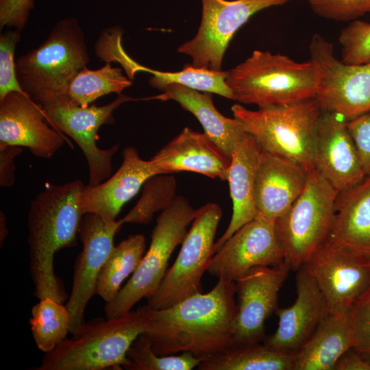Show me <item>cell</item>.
Instances as JSON below:
<instances>
[{"label":"cell","instance_id":"obj_1","mask_svg":"<svg viewBox=\"0 0 370 370\" xmlns=\"http://www.w3.org/2000/svg\"><path fill=\"white\" fill-rule=\"evenodd\" d=\"M234 282L219 280L208 293H199L171 307H139L144 333L160 356L190 352L202 360L233 346L236 314Z\"/></svg>","mask_w":370,"mask_h":370},{"label":"cell","instance_id":"obj_2","mask_svg":"<svg viewBox=\"0 0 370 370\" xmlns=\"http://www.w3.org/2000/svg\"><path fill=\"white\" fill-rule=\"evenodd\" d=\"M85 184L75 180L51 185L30 204L27 214L29 271L34 295L63 303L68 295L54 271V256L65 247L75 246L84 215L79 198Z\"/></svg>","mask_w":370,"mask_h":370},{"label":"cell","instance_id":"obj_3","mask_svg":"<svg viewBox=\"0 0 370 370\" xmlns=\"http://www.w3.org/2000/svg\"><path fill=\"white\" fill-rule=\"evenodd\" d=\"M90 57L76 18L60 20L37 48L19 57L16 73L23 92L41 106L68 95L77 74Z\"/></svg>","mask_w":370,"mask_h":370},{"label":"cell","instance_id":"obj_4","mask_svg":"<svg viewBox=\"0 0 370 370\" xmlns=\"http://www.w3.org/2000/svg\"><path fill=\"white\" fill-rule=\"evenodd\" d=\"M227 73L226 84L239 103L267 108L317 97L318 76L310 60L298 62L280 53L255 50Z\"/></svg>","mask_w":370,"mask_h":370},{"label":"cell","instance_id":"obj_5","mask_svg":"<svg viewBox=\"0 0 370 370\" xmlns=\"http://www.w3.org/2000/svg\"><path fill=\"white\" fill-rule=\"evenodd\" d=\"M144 323L140 308L115 318L85 322L71 338L45 353L36 369H123L129 362V348L144 332Z\"/></svg>","mask_w":370,"mask_h":370},{"label":"cell","instance_id":"obj_6","mask_svg":"<svg viewBox=\"0 0 370 370\" xmlns=\"http://www.w3.org/2000/svg\"><path fill=\"white\" fill-rule=\"evenodd\" d=\"M231 109L263 151L291 158L308 171L314 169L317 128L323 111L317 97L257 110L235 103Z\"/></svg>","mask_w":370,"mask_h":370},{"label":"cell","instance_id":"obj_7","mask_svg":"<svg viewBox=\"0 0 370 370\" xmlns=\"http://www.w3.org/2000/svg\"><path fill=\"white\" fill-rule=\"evenodd\" d=\"M195 212L196 210L186 198L177 196L159 214L145 255L116 297L106 304L104 312L107 319L128 312L139 300L155 293L167 271L171 254L182 243Z\"/></svg>","mask_w":370,"mask_h":370},{"label":"cell","instance_id":"obj_8","mask_svg":"<svg viewBox=\"0 0 370 370\" xmlns=\"http://www.w3.org/2000/svg\"><path fill=\"white\" fill-rule=\"evenodd\" d=\"M337 193L317 170H310L301 194L275 220L284 260L292 270L304 266L326 241Z\"/></svg>","mask_w":370,"mask_h":370},{"label":"cell","instance_id":"obj_9","mask_svg":"<svg viewBox=\"0 0 370 370\" xmlns=\"http://www.w3.org/2000/svg\"><path fill=\"white\" fill-rule=\"evenodd\" d=\"M223 212L216 203L196 210L192 225L172 267L147 299L153 309H163L202 293L201 278L214 254V238Z\"/></svg>","mask_w":370,"mask_h":370},{"label":"cell","instance_id":"obj_10","mask_svg":"<svg viewBox=\"0 0 370 370\" xmlns=\"http://www.w3.org/2000/svg\"><path fill=\"white\" fill-rule=\"evenodd\" d=\"M136 100L121 94L104 106L82 107L71 103L66 95L42 106L49 125L70 136L82 151L88 166V185H98L110 177L112 158L119 148V144L108 149L98 147L99 127L114 122L113 112L122 103Z\"/></svg>","mask_w":370,"mask_h":370},{"label":"cell","instance_id":"obj_11","mask_svg":"<svg viewBox=\"0 0 370 370\" xmlns=\"http://www.w3.org/2000/svg\"><path fill=\"white\" fill-rule=\"evenodd\" d=\"M309 51L318 76L317 98L323 110L348 121L370 112V62L345 64L335 56L332 44L318 34L312 36Z\"/></svg>","mask_w":370,"mask_h":370},{"label":"cell","instance_id":"obj_12","mask_svg":"<svg viewBox=\"0 0 370 370\" xmlns=\"http://www.w3.org/2000/svg\"><path fill=\"white\" fill-rule=\"evenodd\" d=\"M291 0H201L198 31L177 49L189 56L193 67L222 71L225 51L235 33L256 12Z\"/></svg>","mask_w":370,"mask_h":370},{"label":"cell","instance_id":"obj_13","mask_svg":"<svg viewBox=\"0 0 370 370\" xmlns=\"http://www.w3.org/2000/svg\"><path fill=\"white\" fill-rule=\"evenodd\" d=\"M122 225L119 220L84 214L79 231L82 251L73 269L71 295L66 304L70 315L69 332L76 334L85 323L84 312L96 287L100 271L114 247V238Z\"/></svg>","mask_w":370,"mask_h":370},{"label":"cell","instance_id":"obj_14","mask_svg":"<svg viewBox=\"0 0 370 370\" xmlns=\"http://www.w3.org/2000/svg\"><path fill=\"white\" fill-rule=\"evenodd\" d=\"M291 270L284 260L275 266L254 267L234 281L236 314L233 346L264 340L265 321L278 308V293Z\"/></svg>","mask_w":370,"mask_h":370},{"label":"cell","instance_id":"obj_15","mask_svg":"<svg viewBox=\"0 0 370 370\" xmlns=\"http://www.w3.org/2000/svg\"><path fill=\"white\" fill-rule=\"evenodd\" d=\"M330 311L350 308L370 287V256L325 241L303 266Z\"/></svg>","mask_w":370,"mask_h":370},{"label":"cell","instance_id":"obj_16","mask_svg":"<svg viewBox=\"0 0 370 370\" xmlns=\"http://www.w3.org/2000/svg\"><path fill=\"white\" fill-rule=\"evenodd\" d=\"M284 260L275 220L257 215L236 230L213 255L207 271L219 280L234 282L251 269Z\"/></svg>","mask_w":370,"mask_h":370},{"label":"cell","instance_id":"obj_17","mask_svg":"<svg viewBox=\"0 0 370 370\" xmlns=\"http://www.w3.org/2000/svg\"><path fill=\"white\" fill-rule=\"evenodd\" d=\"M65 142L42 107L25 93L10 92L0 100V145L25 147L38 158H51Z\"/></svg>","mask_w":370,"mask_h":370},{"label":"cell","instance_id":"obj_18","mask_svg":"<svg viewBox=\"0 0 370 370\" xmlns=\"http://www.w3.org/2000/svg\"><path fill=\"white\" fill-rule=\"evenodd\" d=\"M347 121L340 114L323 110L317 128L314 169L338 192L357 185L367 176Z\"/></svg>","mask_w":370,"mask_h":370},{"label":"cell","instance_id":"obj_19","mask_svg":"<svg viewBox=\"0 0 370 370\" xmlns=\"http://www.w3.org/2000/svg\"><path fill=\"white\" fill-rule=\"evenodd\" d=\"M297 298L288 308H278V326L263 343L275 350L296 354L328 314L327 302L316 281L302 266L295 275Z\"/></svg>","mask_w":370,"mask_h":370},{"label":"cell","instance_id":"obj_20","mask_svg":"<svg viewBox=\"0 0 370 370\" xmlns=\"http://www.w3.org/2000/svg\"><path fill=\"white\" fill-rule=\"evenodd\" d=\"M119 169L102 183L85 185L79 203L83 214L95 213L115 220L122 207L135 196L151 177L158 175L152 162L144 160L133 147H125Z\"/></svg>","mask_w":370,"mask_h":370},{"label":"cell","instance_id":"obj_21","mask_svg":"<svg viewBox=\"0 0 370 370\" xmlns=\"http://www.w3.org/2000/svg\"><path fill=\"white\" fill-rule=\"evenodd\" d=\"M150 160L158 175L191 171L227 181L231 158L206 134L186 127Z\"/></svg>","mask_w":370,"mask_h":370},{"label":"cell","instance_id":"obj_22","mask_svg":"<svg viewBox=\"0 0 370 370\" xmlns=\"http://www.w3.org/2000/svg\"><path fill=\"white\" fill-rule=\"evenodd\" d=\"M308 173L291 158L262 151L255 186L257 215L271 220L283 215L304 190Z\"/></svg>","mask_w":370,"mask_h":370},{"label":"cell","instance_id":"obj_23","mask_svg":"<svg viewBox=\"0 0 370 370\" xmlns=\"http://www.w3.org/2000/svg\"><path fill=\"white\" fill-rule=\"evenodd\" d=\"M262 151L248 133L233 150L227 177L232 214L225 232L214 243V254L236 230L257 216L255 186Z\"/></svg>","mask_w":370,"mask_h":370},{"label":"cell","instance_id":"obj_24","mask_svg":"<svg viewBox=\"0 0 370 370\" xmlns=\"http://www.w3.org/2000/svg\"><path fill=\"white\" fill-rule=\"evenodd\" d=\"M325 241L370 256V174L338 192Z\"/></svg>","mask_w":370,"mask_h":370},{"label":"cell","instance_id":"obj_25","mask_svg":"<svg viewBox=\"0 0 370 370\" xmlns=\"http://www.w3.org/2000/svg\"><path fill=\"white\" fill-rule=\"evenodd\" d=\"M162 91L145 99L177 102L197 118L204 133L231 158L235 146L247 132L238 119L227 118L218 111L210 92H201L177 84L167 86Z\"/></svg>","mask_w":370,"mask_h":370},{"label":"cell","instance_id":"obj_26","mask_svg":"<svg viewBox=\"0 0 370 370\" xmlns=\"http://www.w3.org/2000/svg\"><path fill=\"white\" fill-rule=\"evenodd\" d=\"M350 308L329 312L310 339L295 354L293 370H334L339 358L352 347Z\"/></svg>","mask_w":370,"mask_h":370},{"label":"cell","instance_id":"obj_27","mask_svg":"<svg viewBox=\"0 0 370 370\" xmlns=\"http://www.w3.org/2000/svg\"><path fill=\"white\" fill-rule=\"evenodd\" d=\"M295 354L272 349L264 343L232 346L202 360L198 370H293Z\"/></svg>","mask_w":370,"mask_h":370},{"label":"cell","instance_id":"obj_28","mask_svg":"<svg viewBox=\"0 0 370 370\" xmlns=\"http://www.w3.org/2000/svg\"><path fill=\"white\" fill-rule=\"evenodd\" d=\"M145 249L143 234L130 235L114 246L98 278L96 294L106 303L112 301L123 282L138 267Z\"/></svg>","mask_w":370,"mask_h":370},{"label":"cell","instance_id":"obj_29","mask_svg":"<svg viewBox=\"0 0 370 370\" xmlns=\"http://www.w3.org/2000/svg\"><path fill=\"white\" fill-rule=\"evenodd\" d=\"M131 85V79L123 75L120 68L106 62L97 70H90L87 66L82 69L71 82L67 96L71 103L86 107L105 95H121Z\"/></svg>","mask_w":370,"mask_h":370},{"label":"cell","instance_id":"obj_30","mask_svg":"<svg viewBox=\"0 0 370 370\" xmlns=\"http://www.w3.org/2000/svg\"><path fill=\"white\" fill-rule=\"evenodd\" d=\"M146 71L152 74L149 82L151 86L163 90L167 86L177 84L194 90L215 93L234 100V95L226 84L227 71H210L193 67L187 64L177 72L153 70L136 64L135 72Z\"/></svg>","mask_w":370,"mask_h":370},{"label":"cell","instance_id":"obj_31","mask_svg":"<svg viewBox=\"0 0 370 370\" xmlns=\"http://www.w3.org/2000/svg\"><path fill=\"white\" fill-rule=\"evenodd\" d=\"M29 325L38 348L47 353L66 338L70 329V315L66 306L47 297L32 307Z\"/></svg>","mask_w":370,"mask_h":370},{"label":"cell","instance_id":"obj_32","mask_svg":"<svg viewBox=\"0 0 370 370\" xmlns=\"http://www.w3.org/2000/svg\"><path fill=\"white\" fill-rule=\"evenodd\" d=\"M176 180L173 175L159 174L144 184L141 197L133 208L119 221L123 223L148 225L156 212L167 208L176 196Z\"/></svg>","mask_w":370,"mask_h":370},{"label":"cell","instance_id":"obj_33","mask_svg":"<svg viewBox=\"0 0 370 370\" xmlns=\"http://www.w3.org/2000/svg\"><path fill=\"white\" fill-rule=\"evenodd\" d=\"M127 357L129 362L124 369L127 370H191L202 361L190 352H182L179 356L158 355L144 333L133 342Z\"/></svg>","mask_w":370,"mask_h":370},{"label":"cell","instance_id":"obj_34","mask_svg":"<svg viewBox=\"0 0 370 370\" xmlns=\"http://www.w3.org/2000/svg\"><path fill=\"white\" fill-rule=\"evenodd\" d=\"M341 61L347 64L370 62V23L356 20L343 28L338 36Z\"/></svg>","mask_w":370,"mask_h":370},{"label":"cell","instance_id":"obj_35","mask_svg":"<svg viewBox=\"0 0 370 370\" xmlns=\"http://www.w3.org/2000/svg\"><path fill=\"white\" fill-rule=\"evenodd\" d=\"M352 349L370 363V287L349 309Z\"/></svg>","mask_w":370,"mask_h":370},{"label":"cell","instance_id":"obj_36","mask_svg":"<svg viewBox=\"0 0 370 370\" xmlns=\"http://www.w3.org/2000/svg\"><path fill=\"white\" fill-rule=\"evenodd\" d=\"M21 39L20 31L6 30L0 35V100L13 91L23 92L16 73L14 51Z\"/></svg>","mask_w":370,"mask_h":370},{"label":"cell","instance_id":"obj_37","mask_svg":"<svg viewBox=\"0 0 370 370\" xmlns=\"http://www.w3.org/2000/svg\"><path fill=\"white\" fill-rule=\"evenodd\" d=\"M317 15L336 21H354L370 13V0H306Z\"/></svg>","mask_w":370,"mask_h":370},{"label":"cell","instance_id":"obj_38","mask_svg":"<svg viewBox=\"0 0 370 370\" xmlns=\"http://www.w3.org/2000/svg\"><path fill=\"white\" fill-rule=\"evenodd\" d=\"M347 124L362 167L367 175L370 174V112L349 120Z\"/></svg>","mask_w":370,"mask_h":370},{"label":"cell","instance_id":"obj_39","mask_svg":"<svg viewBox=\"0 0 370 370\" xmlns=\"http://www.w3.org/2000/svg\"><path fill=\"white\" fill-rule=\"evenodd\" d=\"M34 6L33 0H0V29L6 26L21 32Z\"/></svg>","mask_w":370,"mask_h":370},{"label":"cell","instance_id":"obj_40","mask_svg":"<svg viewBox=\"0 0 370 370\" xmlns=\"http://www.w3.org/2000/svg\"><path fill=\"white\" fill-rule=\"evenodd\" d=\"M16 145H0V186L10 187L15 182L14 160L22 152Z\"/></svg>","mask_w":370,"mask_h":370},{"label":"cell","instance_id":"obj_41","mask_svg":"<svg viewBox=\"0 0 370 370\" xmlns=\"http://www.w3.org/2000/svg\"><path fill=\"white\" fill-rule=\"evenodd\" d=\"M334 370H370V363L351 348L339 358Z\"/></svg>","mask_w":370,"mask_h":370},{"label":"cell","instance_id":"obj_42","mask_svg":"<svg viewBox=\"0 0 370 370\" xmlns=\"http://www.w3.org/2000/svg\"><path fill=\"white\" fill-rule=\"evenodd\" d=\"M8 234V230L6 227V217L3 212H0V243L1 247Z\"/></svg>","mask_w":370,"mask_h":370}]
</instances>
